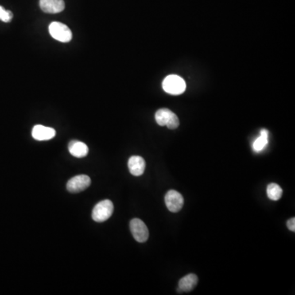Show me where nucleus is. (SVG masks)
<instances>
[{"label": "nucleus", "instance_id": "1", "mask_svg": "<svg viewBox=\"0 0 295 295\" xmlns=\"http://www.w3.org/2000/svg\"><path fill=\"white\" fill-rule=\"evenodd\" d=\"M155 120L161 126H168L171 130H175L180 125L177 116L168 109H161L155 113Z\"/></svg>", "mask_w": 295, "mask_h": 295}, {"label": "nucleus", "instance_id": "2", "mask_svg": "<svg viewBox=\"0 0 295 295\" xmlns=\"http://www.w3.org/2000/svg\"><path fill=\"white\" fill-rule=\"evenodd\" d=\"M113 203L109 199H105L103 201L99 202L94 206L92 211L93 220L96 222H103L111 218L113 215Z\"/></svg>", "mask_w": 295, "mask_h": 295}, {"label": "nucleus", "instance_id": "3", "mask_svg": "<svg viewBox=\"0 0 295 295\" xmlns=\"http://www.w3.org/2000/svg\"><path fill=\"white\" fill-rule=\"evenodd\" d=\"M163 88L168 94L178 95L185 90L186 84L179 75H170L164 79Z\"/></svg>", "mask_w": 295, "mask_h": 295}, {"label": "nucleus", "instance_id": "4", "mask_svg": "<svg viewBox=\"0 0 295 295\" xmlns=\"http://www.w3.org/2000/svg\"><path fill=\"white\" fill-rule=\"evenodd\" d=\"M48 31L51 36L60 42H69L72 38L71 30L65 24L61 23V22L53 21L49 25Z\"/></svg>", "mask_w": 295, "mask_h": 295}, {"label": "nucleus", "instance_id": "5", "mask_svg": "<svg viewBox=\"0 0 295 295\" xmlns=\"http://www.w3.org/2000/svg\"><path fill=\"white\" fill-rule=\"evenodd\" d=\"M130 229L132 235L137 242L145 243L149 239V230L145 222L141 219L135 218L130 222Z\"/></svg>", "mask_w": 295, "mask_h": 295}, {"label": "nucleus", "instance_id": "6", "mask_svg": "<svg viewBox=\"0 0 295 295\" xmlns=\"http://www.w3.org/2000/svg\"><path fill=\"white\" fill-rule=\"evenodd\" d=\"M166 206L172 212H178L184 205V198L176 191H169L165 195Z\"/></svg>", "mask_w": 295, "mask_h": 295}, {"label": "nucleus", "instance_id": "7", "mask_svg": "<svg viewBox=\"0 0 295 295\" xmlns=\"http://www.w3.org/2000/svg\"><path fill=\"white\" fill-rule=\"evenodd\" d=\"M91 180L86 175H79L70 179L67 184V191L70 193H79L90 186Z\"/></svg>", "mask_w": 295, "mask_h": 295}, {"label": "nucleus", "instance_id": "8", "mask_svg": "<svg viewBox=\"0 0 295 295\" xmlns=\"http://www.w3.org/2000/svg\"><path fill=\"white\" fill-rule=\"evenodd\" d=\"M56 136L55 129L42 125H36L32 129V137L39 141H49Z\"/></svg>", "mask_w": 295, "mask_h": 295}, {"label": "nucleus", "instance_id": "9", "mask_svg": "<svg viewBox=\"0 0 295 295\" xmlns=\"http://www.w3.org/2000/svg\"><path fill=\"white\" fill-rule=\"evenodd\" d=\"M40 9L47 13H59L65 9L63 0H40Z\"/></svg>", "mask_w": 295, "mask_h": 295}, {"label": "nucleus", "instance_id": "10", "mask_svg": "<svg viewBox=\"0 0 295 295\" xmlns=\"http://www.w3.org/2000/svg\"><path fill=\"white\" fill-rule=\"evenodd\" d=\"M145 159L141 156H132L128 160V168L133 176H142L145 172Z\"/></svg>", "mask_w": 295, "mask_h": 295}, {"label": "nucleus", "instance_id": "11", "mask_svg": "<svg viewBox=\"0 0 295 295\" xmlns=\"http://www.w3.org/2000/svg\"><path fill=\"white\" fill-rule=\"evenodd\" d=\"M68 149L72 156L78 158L86 157L89 153L88 146L82 141H71L68 145Z\"/></svg>", "mask_w": 295, "mask_h": 295}, {"label": "nucleus", "instance_id": "12", "mask_svg": "<svg viewBox=\"0 0 295 295\" xmlns=\"http://www.w3.org/2000/svg\"><path fill=\"white\" fill-rule=\"evenodd\" d=\"M198 277L195 274H189L179 281V288L183 292H190L196 287L198 284Z\"/></svg>", "mask_w": 295, "mask_h": 295}, {"label": "nucleus", "instance_id": "13", "mask_svg": "<svg viewBox=\"0 0 295 295\" xmlns=\"http://www.w3.org/2000/svg\"><path fill=\"white\" fill-rule=\"evenodd\" d=\"M268 143V131L262 129L260 132V136L253 144V149L256 153H259L266 146Z\"/></svg>", "mask_w": 295, "mask_h": 295}, {"label": "nucleus", "instance_id": "14", "mask_svg": "<svg viewBox=\"0 0 295 295\" xmlns=\"http://www.w3.org/2000/svg\"><path fill=\"white\" fill-rule=\"evenodd\" d=\"M266 194H267V197L271 200L277 201L282 196V189L279 184L272 183V184H268L267 188H266Z\"/></svg>", "mask_w": 295, "mask_h": 295}, {"label": "nucleus", "instance_id": "15", "mask_svg": "<svg viewBox=\"0 0 295 295\" xmlns=\"http://www.w3.org/2000/svg\"><path fill=\"white\" fill-rule=\"evenodd\" d=\"M13 15L11 11L5 10L2 6H0V20L4 22H9L13 18Z\"/></svg>", "mask_w": 295, "mask_h": 295}, {"label": "nucleus", "instance_id": "16", "mask_svg": "<svg viewBox=\"0 0 295 295\" xmlns=\"http://www.w3.org/2000/svg\"><path fill=\"white\" fill-rule=\"evenodd\" d=\"M287 227L291 231L294 232L295 231V218H291L288 222H287Z\"/></svg>", "mask_w": 295, "mask_h": 295}]
</instances>
